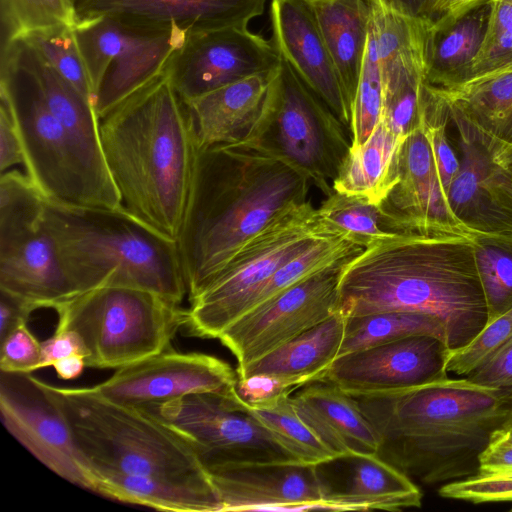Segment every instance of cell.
I'll use <instances>...</instances> for the list:
<instances>
[{"instance_id":"6da1fadb","label":"cell","mask_w":512,"mask_h":512,"mask_svg":"<svg viewBox=\"0 0 512 512\" xmlns=\"http://www.w3.org/2000/svg\"><path fill=\"white\" fill-rule=\"evenodd\" d=\"M311 185L299 169L248 140L196 148L176 241L188 299L271 222L310 201Z\"/></svg>"},{"instance_id":"7a4b0ae2","label":"cell","mask_w":512,"mask_h":512,"mask_svg":"<svg viewBox=\"0 0 512 512\" xmlns=\"http://www.w3.org/2000/svg\"><path fill=\"white\" fill-rule=\"evenodd\" d=\"M385 311L437 318L449 349L469 343L487 322L470 236L408 230L348 259L340 274L338 312L349 318Z\"/></svg>"},{"instance_id":"3957f363","label":"cell","mask_w":512,"mask_h":512,"mask_svg":"<svg viewBox=\"0 0 512 512\" xmlns=\"http://www.w3.org/2000/svg\"><path fill=\"white\" fill-rule=\"evenodd\" d=\"M354 398L382 437L378 455L429 485L475 474L492 434L512 417V388L466 376Z\"/></svg>"},{"instance_id":"277c9868","label":"cell","mask_w":512,"mask_h":512,"mask_svg":"<svg viewBox=\"0 0 512 512\" xmlns=\"http://www.w3.org/2000/svg\"><path fill=\"white\" fill-rule=\"evenodd\" d=\"M99 132L123 208L176 242L196 146L185 104L164 72L102 117Z\"/></svg>"},{"instance_id":"5b68a950","label":"cell","mask_w":512,"mask_h":512,"mask_svg":"<svg viewBox=\"0 0 512 512\" xmlns=\"http://www.w3.org/2000/svg\"><path fill=\"white\" fill-rule=\"evenodd\" d=\"M44 224L74 296L105 286L146 290L179 305L187 296L177 243L124 208L46 200Z\"/></svg>"},{"instance_id":"8992f818","label":"cell","mask_w":512,"mask_h":512,"mask_svg":"<svg viewBox=\"0 0 512 512\" xmlns=\"http://www.w3.org/2000/svg\"><path fill=\"white\" fill-rule=\"evenodd\" d=\"M0 48V99L12 113L30 180L53 203L123 208L105 158L91 152L51 111L19 40Z\"/></svg>"},{"instance_id":"52a82bcc","label":"cell","mask_w":512,"mask_h":512,"mask_svg":"<svg viewBox=\"0 0 512 512\" xmlns=\"http://www.w3.org/2000/svg\"><path fill=\"white\" fill-rule=\"evenodd\" d=\"M39 383L66 417L95 476L114 471L211 482L191 445L147 412L109 401L89 387Z\"/></svg>"},{"instance_id":"ba28073f","label":"cell","mask_w":512,"mask_h":512,"mask_svg":"<svg viewBox=\"0 0 512 512\" xmlns=\"http://www.w3.org/2000/svg\"><path fill=\"white\" fill-rule=\"evenodd\" d=\"M56 331L73 330L89 356L86 367L118 369L171 346L188 322V308L142 289L105 286L77 294L54 309Z\"/></svg>"},{"instance_id":"9c48e42d","label":"cell","mask_w":512,"mask_h":512,"mask_svg":"<svg viewBox=\"0 0 512 512\" xmlns=\"http://www.w3.org/2000/svg\"><path fill=\"white\" fill-rule=\"evenodd\" d=\"M325 236L339 235L325 230L311 201L275 219L188 299V334L218 339L248 311L259 291L282 265Z\"/></svg>"},{"instance_id":"30bf717a","label":"cell","mask_w":512,"mask_h":512,"mask_svg":"<svg viewBox=\"0 0 512 512\" xmlns=\"http://www.w3.org/2000/svg\"><path fill=\"white\" fill-rule=\"evenodd\" d=\"M248 140L308 176L325 196L349 152V131L281 59Z\"/></svg>"},{"instance_id":"8fae6325","label":"cell","mask_w":512,"mask_h":512,"mask_svg":"<svg viewBox=\"0 0 512 512\" xmlns=\"http://www.w3.org/2000/svg\"><path fill=\"white\" fill-rule=\"evenodd\" d=\"M46 199L25 172L0 177V290L36 310L74 296L44 224Z\"/></svg>"},{"instance_id":"7c38bea8","label":"cell","mask_w":512,"mask_h":512,"mask_svg":"<svg viewBox=\"0 0 512 512\" xmlns=\"http://www.w3.org/2000/svg\"><path fill=\"white\" fill-rule=\"evenodd\" d=\"M141 410L191 445L206 471L229 465L301 462L249 413L237 387L189 394Z\"/></svg>"},{"instance_id":"4fadbf2b","label":"cell","mask_w":512,"mask_h":512,"mask_svg":"<svg viewBox=\"0 0 512 512\" xmlns=\"http://www.w3.org/2000/svg\"><path fill=\"white\" fill-rule=\"evenodd\" d=\"M74 32L94 92L99 120L162 74L186 33L147 31L107 17L77 20Z\"/></svg>"},{"instance_id":"5bb4252c","label":"cell","mask_w":512,"mask_h":512,"mask_svg":"<svg viewBox=\"0 0 512 512\" xmlns=\"http://www.w3.org/2000/svg\"><path fill=\"white\" fill-rule=\"evenodd\" d=\"M347 260L253 307L220 334L219 341L237 359V371L338 312L340 274Z\"/></svg>"},{"instance_id":"9a60e30c","label":"cell","mask_w":512,"mask_h":512,"mask_svg":"<svg viewBox=\"0 0 512 512\" xmlns=\"http://www.w3.org/2000/svg\"><path fill=\"white\" fill-rule=\"evenodd\" d=\"M0 413L7 431L63 479L96 493L94 471L71 427L39 379L31 373L0 375Z\"/></svg>"},{"instance_id":"2e32d148","label":"cell","mask_w":512,"mask_h":512,"mask_svg":"<svg viewBox=\"0 0 512 512\" xmlns=\"http://www.w3.org/2000/svg\"><path fill=\"white\" fill-rule=\"evenodd\" d=\"M281 58L271 42L248 26L190 33L172 54L164 75L183 100L271 71Z\"/></svg>"},{"instance_id":"e0dca14e","label":"cell","mask_w":512,"mask_h":512,"mask_svg":"<svg viewBox=\"0 0 512 512\" xmlns=\"http://www.w3.org/2000/svg\"><path fill=\"white\" fill-rule=\"evenodd\" d=\"M237 382L238 375L227 362L170 347L116 369L111 377L89 388L114 403L144 409L189 394L232 390Z\"/></svg>"},{"instance_id":"ac0fdd59","label":"cell","mask_w":512,"mask_h":512,"mask_svg":"<svg viewBox=\"0 0 512 512\" xmlns=\"http://www.w3.org/2000/svg\"><path fill=\"white\" fill-rule=\"evenodd\" d=\"M447 351L434 336H410L341 355L319 381L353 397L390 394L448 375Z\"/></svg>"},{"instance_id":"d6986e66","label":"cell","mask_w":512,"mask_h":512,"mask_svg":"<svg viewBox=\"0 0 512 512\" xmlns=\"http://www.w3.org/2000/svg\"><path fill=\"white\" fill-rule=\"evenodd\" d=\"M270 22L271 43L280 58L330 108L351 135L352 105L312 5L302 0H271Z\"/></svg>"},{"instance_id":"ffe728a7","label":"cell","mask_w":512,"mask_h":512,"mask_svg":"<svg viewBox=\"0 0 512 512\" xmlns=\"http://www.w3.org/2000/svg\"><path fill=\"white\" fill-rule=\"evenodd\" d=\"M267 0H77V20L107 17L147 31L178 29L186 34L248 26Z\"/></svg>"},{"instance_id":"44dd1931","label":"cell","mask_w":512,"mask_h":512,"mask_svg":"<svg viewBox=\"0 0 512 512\" xmlns=\"http://www.w3.org/2000/svg\"><path fill=\"white\" fill-rule=\"evenodd\" d=\"M397 232L436 229L471 236L449 207L424 127L397 153V183L379 204Z\"/></svg>"},{"instance_id":"7402d4cb","label":"cell","mask_w":512,"mask_h":512,"mask_svg":"<svg viewBox=\"0 0 512 512\" xmlns=\"http://www.w3.org/2000/svg\"><path fill=\"white\" fill-rule=\"evenodd\" d=\"M207 472L221 501V512L325 509L315 465L242 464Z\"/></svg>"},{"instance_id":"603a6c76","label":"cell","mask_w":512,"mask_h":512,"mask_svg":"<svg viewBox=\"0 0 512 512\" xmlns=\"http://www.w3.org/2000/svg\"><path fill=\"white\" fill-rule=\"evenodd\" d=\"M315 466L325 509L401 511L422 505L418 486L378 454H345Z\"/></svg>"},{"instance_id":"cb8c5ba5","label":"cell","mask_w":512,"mask_h":512,"mask_svg":"<svg viewBox=\"0 0 512 512\" xmlns=\"http://www.w3.org/2000/svg\"><path fill=\"white\" fill-rule=\"evenodd\" d=\"M458 130L460 168L447 193L455 218L473 234H512V213L490 191L486 176L490 152L482 134L449 111Z\"/></svg>"},{"instance_id":"d4e9b609","label":"cell","mask_w":512,"mask_h":512,"mask_svg":"<svg viewBox=\"0 0 512 512\" xmlns=\"http://www.w3.org/2000/svg\"><path fill=\"white\" fill-rule=\"evenodd\" d=\"M278 67L184 102L196 148L247 138L259 119Z\"/></svg>"},{"instance_id":"484cf974","label":"cell","mask_w":512,"mask_h":512,"mask_svg":"<svg viewBox=\"0 0 512 512\" xmlns=\"http://www.w3.org/2000/svg\"><path fill=\"white\" fill-rule=\"evenodd\" d=\"M290 399L337 456L379 454L382 437L353 396L331 383L313 381L291 393Z\"/></svg>"},{"instance_id":"4316f807","label":"cell","mask_w":512,"mask_h":512,"mask_svg":"<svg viewBox=\"0 0 512 512\" xmlns=\"http://www.w3.org/2000/svg\"><path fill=\"white\" fill-rule=\"evenodd\" d=\"M345 327L337 312L237 371L238 379L269 378L290 392L319 381L339 356Z\"/></svg>"},{"instance_id":"83f0119b","label":"cell","mask_w":512,"mask_h":512,"mask_svg":"<svg viewBox=\"0 0 512 512\" xmlns=\"http://www.w3.org/2000/svg\"><path fill=\"white\" fill-rule=\"evenodd\" d=\"M433 88L450 112L485 137L512 147V63L460 83Z\"/></svg>"},{"instance_id":"f1b7e54d","label":"cell","mask_w":512,"mask_h":512,"mask_svg":"<svg viewBox=\"0 0 512 512\" xmlns=\"http://www.w3.org/2000/svg\"><path fill=\"white\" fill-rule=\"evenodd\" d=\"M96 493L121 502L173 512H221L212 482H184L114 471L96 473Z\"/></svg>"},{"instance_id":"f546056e","label":"cell","mask_w":512,"mask_h":512,"mask_svg":"<svg viewBox=\"0 0 512 512\" xmlns=\"http://www.w3.org/2000/svg\"><path fill=\"white\" fill-rule=\"evenodd\" d=\"M311 5L353 111L368 44L369 1L330 0Z\"/></svg>"},{"instance_id":"4dcf8cb0","label":"cell","mask_w":512,"mask_h":512,"mask_svg":"<svg viewBox=\"0 0 512 512\" xmlns=\"http://www.w3.org/2000/svg\"><path fill=\"white\" fill-rule=\"evenodd\" d=\"M401 142L381 118L362 146L350 148L332 183L333 190L380 204L397 183Z\"/></svg>"},{"instance_id":"1f68e13d","label":"cell","mask_w":512,"mask_h":512,"mask_svg":"<svg viewBox=\"0 0 512 512\" xmlns=\"http://www.w3.org/2000/svg\"><path fill=\"white\" fill-rule=\"evenodd\" d=\"M489 2L474 7L451 24L433 28L427 45V81L449 86L465 80L484 38Z\"/></svg>"},{"instance_id":"d6a6232c","label":"cell","mask_w":512,"mask_h":512,"mask_svg":"<svg viewBox=\"0 0 512 512\" xmlns=\"http://www.w3.org/2000/svg\"><path fill=\"white\" fill-rule=\"evenodd\" d=\"M291 393L282 392L262 401L244 402L249 413L301 462L317 465L336 457L297 412L290 399Z\"/></svg>"},{"instance_id":"836d02e7","label":"cell","mask_w":512,"mask_h":512,"mask_svg":"<svg viewBox=\"0 0 512 512\" xmlns=\"http://www.w3.org/2000/svg\"><path fill=\"white\" fill-rule=\"evenodd\" d=\"M415 335L434 336L448 348L445 326L437 318L415 312L385 311L346 318L339 356Z\"/></svg>"},{"instance_id":"e575fe53","label":"cell","mask_w":512,"mask_h":512,"mask_svg":"<svg viewBox=\"0 0 512 512\" xmlns=\"http://www.w3.org/2000/svg\"><path fill=\"white\" fill-rule=\"evenodd\" d=\"M317 211L318 218L328 233L346 236L364 248L377 240L399 233L379 204L360 196L333 190L317 207Z\"/></svg>"},{"instance_id":"d590c367","label":"cell","mask_w":512,"mask_h":512,"mask_svg":"<svg viewBox=\"0 0 512 512\" xmlns=\"http://www.w3.org/2000/svg\"><path fill=\"white\" fill-rule=\"evenodd\" d=\"M470 238L488 323L512 307V234H473Z\"/></svg>"},{"instance_id":"8d00e7d4","label":"cell","mask_w":512,"mask_h":512,"mask_svg":"<svg viewBox=\"0 0 512 512\" xmlns=\"http://www.w3.org/2000/svg\"><path fill=\"white\" fill-rule=\"evenodd\" d=\"M21 37L94 105L93 88L77 43L74 26L43 28Z\"/></svg>"},{"instance_id":"74e56055","label":"cell","mask_w":512,"mask_h":512,"mask_svg":"<svg viewBox=\"0 0 512 512\" xmlns=\"http://www.w3.org/2000/svg\"><path fill=\"white\" fill-rule=\"evenodd\" d=\"M77 21L72 0H0L1 45L29 32Z\"/></svg>"},{"instance_id":"f35d334b","label":"cell","mask_w":512,"mask_h":512,"mask_svg":"<svg viewBox=\"0 0 512 512\" xmlns=\"http://www.w3.org/2000/svg\"><path fill=\"white\" fill-rule=\"evenodd\" d=\"M383 80L375 41L370 31L365 57L353 102L351 148L362 146L382 118Z\"/></svg>"},{"instance_id":"ab89813d","label":"cell","mask_w":512,"mask_h":512,"mask_svg":"<svg viewBox=\"0 0 512 512\" xmlns=\"http://www.w3.org/2000/svg\"><path fill=\"white\" fill-rule=\"evenodd\" d=\"M510 63H512V0H489V15L484 38L465 80Z\"/></svg>"},{"instance_id":"60d3db41","label":"cell","mask_w":512,"mask_h":512,"mask_svg":"<svg viewBox=\"0 0 512 512\" xmlns=\"http://www.w3.org/2000/svg\"><path fill=\"white\" fill-rule=\"evenodd\" d=\"M512 340V307L485 324L482 330L466 345L448 349L445 359L446 372L467 376L489 360Z\"/></svg>"},{"instance_id":"b9f144b4","label":"cell","mask_w":512,"mask_h":512,"mask_svg":"<svg viewBox=\"0 0 512 512\" xmlns=\"http://www.w3.org/2000/svg\"><path fill=\"white\" fill-rule=\"evenodd\" d=\"M439 495L474 504L512 501V470L477 471L443 484Z\"/></svg>"},{"instance_id":"7bdbcfd3","label":"cell","mask_w":512,"mask_h":512,"mask_svg":"<svg viewBox=\"0 0 512 512\" xmlns=\"http://www.w3.org/2000/svg\"><path fill=\"white\" fill-rule=\"evenodd\" d=\"M0 370L6 373H32L40 369L41 343L27 328L21 325L0 341Z\"/></svg>"},{"instance_id":"ee69618b","label":"cell","mask_w":512,"mask_h":512,"mask_svg":"<svg viewBox=\"0 0 512 512\" xmlns=\"http://www.w3.org/2000/svg\"><path fill=\"white\" fill-rule=\"evenodd\" d=\"M482 136L490 152L488 187L497 201L512 213V147Z\"/></svg>"},{"instance_id":"f6af8a7d","label":"cell","mask_w":512,"mask_h":512,"mask_svg":"<svg viewBox=\"0 0 512 512\" xmlns=\"http://www.w3.org/2000/svg\"><path fill=\"white\" fill-rule=\"evenodd\" d=\"M466 377L487 387L512 388V340Z\"/></svg>"},{"instance_id":"bcb514c9","label":"cell","mask_w":512,"mask_h":512,"mask_svg":"<svg viewBox=\"0 0 512 512\" xmlns=\"http://www.w3.org/2000/svg\"><path fill=\"white\" fill-rule=\"evenodd\" d=\"M17 165L24 168L25 157L12 113L6 102L0 99V172L14 169Z\"/></svg>"},{"instance_id":"7dc6e473","label":"cell","mask_w":512,"mask_h":512,"mask_svg":"<svg viewBox=\"0 0 512 512\" xmlns=\"http://www.w3.org/2000/svg\"><path fill=\"white\" fill-rule=\"evenodd\" d=\"M42 361L40 369L53 366V364L71 355H81L85 359L89 351L81 336L73 330L55 331L54 335L41 343Z\"/></svg>"},{"instance_id":"c3c4849f","label":"cell","mask_w":512,"mask_h":512,"mask_svg":"<svg viewBox=\"0 0 512 512\" xmlns=\"http://www.w3.org/2000/svg\"><path fill=\"white\" fill-rule=\"evenodd\" d=\"M487 2L489 0H425L422 17L430 20L433 28H441Z\"/></svg>"},{"instance_id":"681fc988","label":"cell","mask_w":512,"mask_h":512,"mask_svg":"<svg viewBox=\"0 0 512 512\" xmlns=\"http://www.w3.org/2000/svg\"><path fill=\"white\" fill-rule=\"evenodd\" d=\"M35 310L29 302L0 290V341L19 326L27 324Z\"/></svg>"},{"instance_id":"f907efd6","label":"cell","mask_w":512,"mask_h":512,"mask_svg":"<svg viewBox=\"0 0 512 512\" xmlns=\"http://www.w3.org/2000/svg\"><path fill=\"white\" fill-rule=\"evenodd\" d=\"M512 470V444L490 441L479 456L478 471Z\"/></svg>"},{"instance_id":"816d5d0a","label":"cell","mask_w":512,"mask_h":512,"mask_svg":"<svg viewBox=\"0 0 512 512\" xmlns=\"http://www.w3.org/2000/svg\"><path fill=\"white\" fill-rule=\"evenodd\" d=\"M52 367L59 378L71 380L81 375L86 363L83 356L75 354L56 361Z\"/></svg>"},{"instance_id":"f5cc1de1","label":"cell","mask_w":512,"mask_h":512,"mask_svg":"<svg viewBox=\"0 0 512 512\" xmlns=\"http://www.w3.org/2000/svg\"><path fill=\"white\" fill-rule=\"evenodd\" d=\"M490 441L512 444V417L492 434Z\"/></svg>"},{"instance_id":"db71d44e","label":"cell","mask_w":512,"mask_h":512,"mask_svg":"<svg viewBox=\"0 0 512 512\" xmlns=\"http://www.w3.org/2000/svg\"><path fill=\"white\" fill-rule=\"evenodd\" d=\"M409 12L422 17V11L424 7L425 0H390Z\"/></svg>"},{"instance_id":"11a10c76","label":"cell","mask_w":512,"mask_h":512,"mask_svg":"<svg viewBox=\"0 0 512 512\" xmlns=\"http://www.w3.org/2000/svg\"><path fill=\"white\" fill-rule=\"evenodd\" d=\"M302 1L307 2L309 4H314V3L326 2V1H330V0H302Z\"/></svg>"},{"instance_id":"9f6ffc18","label":"cell","mask_w":512,"mask_h":512,"mask_svg":"<svg viewBox=\"0 0 512 512\" xmlns=\"http://www.w3.org/2000/svg\"><path fill=\"white\" fill-rule=\"evenodd\" d=\"M74 3H76L77 0H72Z\"/></svg>"}]
</instances>
